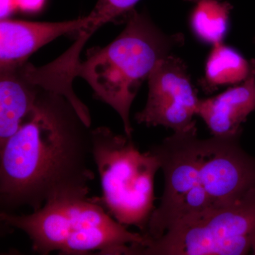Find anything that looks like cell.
Here are the masks:
<instances>
[{
  "label": "cell",
  "mask_w": 255,
  "mask_h": 255,
  "mask_svg": "<svg viewBox=\"0 0 255 255\" xmlns=\"http://www.w3.org/2000/svg\"><path fill=\"white\" fill-rule=\"evenodd\" d=\"M90 158V127L68 99L40 88L31 114L0 146L1 211L87 196L95 178Z\"/></svg>",
  "instance_id": "obj_1"
},
{
  "label": "cell",
  "mask_w": 255,
  "mask_h": 255,
  "mask_svg": "<svg viewBox=\"0 0 255 255\" xmlns=\"http://www.w3.org/2000/svg\"><path fill=\"white\" fill-rule=\"evenodd\" d=\"M0 220L26 233L32 251L41 255H129L130 246H137L136 254L150 241L142 233L128 231L96 197L55 199L29 214L1 211Z\"/></svg>",
  "instance_id": "obj_2"
},
{
  "label": "cell",
  "mask_w": 255,
  "mask_h": 255,
  "mask_svg": "<svg viewBox=\"0 0 255 255\" xmlns=\"http://www.w3.org/2000/svg\"><path fill=\"white\" fill-rule=\"evenodd\" d=\"M123 31L110 44L87 51L78 77L86 80L96 98L118 113L125 135L132 139L130 107L142 84L159 60L184 44L182 33L167 34L145 11L134 9L126 17Z\"/></svg>",
  "instance_id": "obj_3"
},
{
  "label": "cell",
  "mask_w": 255,
  "mask_h": 255,
  "mask_svg": "<svg viewBox=\"0 0 255 255\" xmlns=\"http://www.w3.org/2000/svg\"><path fill=\"white\" fill-rule=\"evenodd\" d=\"M92 159L100 174V201L114 219L142 234L154 207V179L160 169L150 151L140 152L131 138L110 128L91 129Z\"/></svg>",
  "instance_id": "obj_4"
},
{
  "label": "cell",
  "mask_w": 255,
  "mask_h": 255,
  "mask_svg": "<svg viewBox=\"0 0 255 255\" xmlns=\"http://www.w3.org/2000/svg\"><path fill=\"white\" fill-rule=\"evenodd\" d=\"M255 230V186L232 205L174 225L137 255H244Z\"/></svg>",
  "instance_id": "obj_5"
},
{
  "label": "cell",
  "mask_w": 255,
  "mask_h": 255,
  "mask_svg": "<svg viewBox=\"0 0 255 255\" xmlns=\"http://www.w3.org/2000/svg\"><path fill=\"white\" fill-rule=\"evenodd\" d=\"M241 135L206 139L197 182L178 207L172 226L232 205L255 186V157L243 150Z\"/></svg>",
  "instance_id": "obj_6"
},
{
  "label": "cell",
  "mask_w": 255,
  "mask_h": 255,
  "mask_svg": "<svg viewBox=\"0 0 255 255\" xmlns=\"http://www.w3.org/2000/svg\"><path fill=\"white\" fill-rule=\"evenodd\" d=\"M206 150V139L197 136V127L174 132L150 152L158 160L164 174V187L160 203L151 215L144 234L150 241L168 231L176 211L186 195L195 187Z\"/></svg>",
  "instance_id": "obj_7"
},
{
  "label": "cell",
  "mask_w": 255,
  "mask_h": 255,
  "mask_svg": "<svg viewBox=\"0 0 255 255\" xmlns=\"http://www.w3.org/2000/svg\"><path fill=\"white\" fill-rule=\"evenodd\" d=\"M147 81V100L143 110L135 114L137 124L148 127L161 126L174 132L196 127L193 118L200 99L181 58L170 54L159 60Z\"/></svg>",
  "instance_id": "obj_8"
},
{
  "label": "cell",
  "mask_w": 255,
  "mask_h": 255,
  "mask_svg": "<svg viewBox=\"0 0 255 255\" xmlns=\"http://www.w3.org/2000/svg\"><path fill=\"white\" fill-rule=\"evenodd\" d=\"M87 22V16L59 22L2 18L0 22V70L26 63L41 47L63 35L78 33Z\"/></svg>",
  "instance_id": "obj_9"
},
{
  "label": "cell",
  "mask_w": 255,
  "mask_h": 255,
  "mask_svg": "<svg viewBox=\"0 0 255 255\" xmlns=\"http://www.w3.org/2000/svg\"><path fill=\"white\" fill-rule=\"evenodd\" d=\"M255 110V68L239 85L210 98L199 100L196 115L214 136L242 133V124Z\"/></svg>",
  "instance_id": "obj_10"
},
{
  "label": "cell",
  "mask_w": 255,
  "mask_h": 255,
  "mask_svg": "<svg viewBox=\"0 0 255 255\" xmlns=\"http://www.w3.org/2000/svg\"><path fill=\"white\" fill-rule=\"evenodd\" d=\"M0 146L18 131L31 114L40 87L23 76L18 66L0 70Z\"/></svg>",
  "instance_id": "obj_11"
},
{
  "label": "cell",
  "mask_w": 255,
  "mask_h": 255,
  "mask_svg": "<svg viewBox=\"0 0 255 255\" xmlns=\"http://www.w3.org/2000/svg\"><path fill=\"white\" fill-rule=\"evenodd\" d=\"M255 68V60L249 61L237 50L222 42L213 46L199 84L205 93L211 94L221 87L239 85Z\"/></svg>",
  "instance_id": "obj_12"
},
{
  "label": "cell",
  "mask_w": 255,
  "mask_h": 255,
  "mask_svg": "<svg viewBox=\"0 0 255 255\" xmlns=\"http://www.w3.org/2000/svg\"><path fill=\"white\" fill-rule=\"evenodd\" d=\"M189 1L194 4L189 15V25L196 38L213 46L222 43L229 31L232 5L224 0Z\"/></svg>",
  "instance_id": "obj_13"
},
{
  "label": "cell",
  "mask_w": 255,
  "mask_h": 255,
  "mask_svg": "<svg viewBox=\"0 0 255 255\" xmlns=\"http://www.w3.org/2000/svg\"><path fill=\"white\" fill-rule=\"evenodd\" d=\"M140 0H98L91 12L87 15L88 22L79 33L87 39L101 26L114 22L120 18H126Z\"/></svg>",
  "instance_id": "obj_14"
},
{
  "label": "cell",
  "mask_w": 255,
  "mask_h": 255,
  "mask_svg": "<svg viewBox=\"0 0 255 255\" xmlns=\"http://www.w3.org/2000/svg\"><path fill=\"white\" fill-rule=\"evenodd\" d=\"M45 0H16L17 7L24 11H38L41 9Z\"/></svg>",
  "instance_id": "obj_15"
},
{
  "label": "cell",
  "mask_w": 255,
  "mask_h": 255,
  "mask_svg": "<svg viewBox=\"0 0 255 255\" xmlns=\"http://www.w3.org/2000/svg\"><path fill=\"white\" fill-rule=\"evenodd\" d=\"M16 8V0H1V19L7 18Z\"/></svg>",
  "instance_id": "obj_16"
},
{
  "label": "cell",
  "mask_w": 255,
  "mask_h": 255,
  "mask_svg": "<svg viewBox=\"0 0 255 255\" xmlns=\"http://www.w3.org/2000/svg\"><path fill=\"white\" fill-rule=\"evenodd\" d=\"M251 251L253 252V254L255 255V230L252 233L251 236Z\"/></svg>",
  "instance_id": "obj_17"
},
{
  "label": "cell",
  "mask_w": 255,
  "mask_h": 255,
  "mask_svg": "<svg viewBox=\"0 0 255 255\" xmlns=\"http://www.w3.org/2000/svg\"></svg>",
  "instance_id": "obj_18"
}]
</instances>
